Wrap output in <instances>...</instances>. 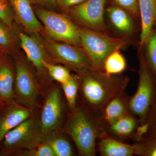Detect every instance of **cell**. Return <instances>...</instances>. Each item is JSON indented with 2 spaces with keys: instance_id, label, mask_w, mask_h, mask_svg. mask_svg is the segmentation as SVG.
Masks as SVG:
<instances>
[{
  "instance_id": "1",
  "label": "cell",
  "mask_w": 156,
  "mask_h": 156,
  "mask_svg": "<svg viewBox=\"0 0 156 156\" xmlns=\"http://www.w3.org/2000/svg\"><path fill=\"white\" fill-rule=\"evenodd\" d=\"M78 75L86 109L97 116L113 98L126 91L128 83V78L108 76L95 68Z\"/></svg>"
},
{
  "instance_id": "2",
  "label": "cell",
  "mask_w": 156,
  "mask_h": 156,
  "mask_svg": "<svg viewBox=\"0 0 156 156\" xmlns=\"http://www.w3.org/2000/svg\"><path fill=\"white\" fill-rule=\"evenodd\" d=\"M65 132L74 142L79 155L95 156L96 140L105 134L97 116L86 109H71Z\"/></svg>"
},
{
  "instance_id": "3",
  "label": "cell",
  "mask_w": 156,
  "mask_h": 156,
  "mask_svg": "<svg viewBox=\"0 0 156 156\" xmlns=\"http://www.w3.org/2000/svg\"><path fill=\"white\" fill-rule=\"evenodd\" d=\"M34 10L44 27L43 32L48 37L56 41L82 46L80 28L69 17L42 8L35 7Z\"/></svg>"
},
{
  "instance_id": "4",
  "label": "cell",
  "mask_w": 156,
  "mask_h": 156,
  "mask_svg": "<svg viewBox=\"0 0 156 156\" xmlns=\"http://www.w3.org/2000/svg\"><path fill=\"white\" fill-rule=\"evenodd\" d=\"M82 46L95 69L104 72V64L111 53L126 45L125 38L114 37L90 29L80 28Z\"/></svg>"
},
{
  "instance_id": "5",
  "label": "cell",
  "mask_w": 156,
  "mask_h": 156,
  "mask_svg": "<svg viewBox=\"0 0 156 156\" xmlns=\"http://www.w3.org/2000/svg\"><path fill=\"white\" fill-rule=\"evenodd\" d=\"M139 74L137 89L130 97L128 109L129 113L142 123L145 122L156 96V81L143 57L140 60Z\"/></svg>"
},
{
  "instance_id": "6",
  "label": "cell",
  "mask_w": 156,
  "mask_h": 156,
  "mask_svg": "<svg viewBox=\"0 0 156 156\" xmlns=\"http://www.w3.org/2000/svg\"><path fill=\"white\" fill-rule=\"evenodd\" d=\"M42 43L52 61L59 62L80 75L95 68L89 57L80 47L53 41L43 32Z\"/></svg>"
},
{
  "instance_id": "7",
  "label": "cell",
  "mask_w": 156,
  "mask_h": 156,
  "mask_svg": "<svg viewBox=\"0 0 156 156\" xmlns=\"http://www.w3.org/2000/svg\"><path fill=\"white\" fill-rule=\"evenodd\" d=\"M15 66L14 89L17 102L33 110L37 106L41 92L40 82L30 65L24 58L17 57Z\"/></svg>"
},
{
  "instance_id": "8",
  "label": "cell",
  "mask_w": 156,
  "mask_h": 156,
  "mask_svg": "<svg viewBox=\"0 0 156 156\" xmlns=\"http://www.w3.org/2000/svg\"><path fill=\"white\" fill-rule=\"evenodd\" d=\"M44 137L40 120L32 115L9 131L2 143L5 151L12 154L37 147L43 142Z\"/></svg>"
},
{
  "instance_id": "9",
  "label": "cell",
  "mask_w": 156,
  "mask_h": 156,
  "mask_svg": "<svg viewBox=\"0 0 156 156\" xmlns=\"http://www.w3.org/2000/svg\"><path fill=\"white\" fill-rule=\"evenodd\" d=\"M107 0H86L66 10L70 17L84 28L105 32L104 11Z\"/></svg>"
},
{
  "instance_id": "10",
  "label": "cell",
  "mask_w": 156,
  "mask_h": 156,
  "mask_svg": "<svg viewBox=\"0 0 156 156\" xmlns=\"http://www.w3.org/2000/svg\"><path fill=\"white\" fill-rule=\"evenodd\" d=\"M62 115L60 90L54 88L46 97L41 113L40 127L44 136L58 130L62 122Z\"/></svg>"
},
{
  "instance_id": "11",
  "label": "cell",
  "mask_w": 156,
  "mask_h": 156,
  "mask_svg": "<svg viewBox=\"0 0 156 156\" xmlns=\"http://www.w3.org/2000/svg\"><path fill=\"white\" fill-rule=\"evenodd\" d=\"M40 34L29 35L20 33L19 37L21 48L25 52L29 61L35 68L41 80L44 81L47 79L46 78L48 73L43 62H52L45 50Z\"/></svg>"
},
{
  "instance_id": "12",
  "label": "cell",
  "mask_w": 156,
  "mask_h": 156,
  "mask_svg": "<svg viewBox=\"0 0 156 156\" xmlns=\"http://www.w3.org/2000/svg\"><path fill=\"white\" fill-rule=\"evenodd\" d=\"M0 114V144L9 131L32 115V110L11 100Z\"/></svg>"
},
{
  "instance_id": "13",
  "label": "cell",
  "mask_w": 156,
  "mask_h": 156,
  "mask_svg": "<svg viewBox=\"0 0 156 156\" xmlns=\"http://www.w3.org/2000/svg\"><path fill=\"white\" fill-rule=\"evenodd\" d=\"M15 18L29 35L37 34L44 30V27L35 14L29 0H9Z\"/></svg>"
},
{
  "instance_id": "14",
  "label": "cell",
  "mask_w": 156,
  "mask_h": 156,
  "mask_svg": "<svg viewBox=\"0 0 156 156\" xmlns=\"http://www.w3.org/2000/svg\"><path fill=\"white\" fill-rule=\"evenodd\" d=\"M130 98L126 91L121 92L109 101L98 115L105 132L108 127L129 113Z\"/></svg>"
},
{
  "instance_id": "15",
  "label": "cell",
  "mask_w": 156,
  "mask_h": 156,
  "mask_svg": "<svg viewBox=\"0 0 156 156\" xmlns=\"http://www.w3.org/2000/svg\"><path fill=\"white\" fill-rule=\"evenodd\" d=\"M140 123L137 118L129 113L108 127L105 133L119 140L128 139L132 137Z\"/></svg>"
},
{
  "instance_id": "16",
  "label": "cell",
  "mask_w": 156,
  "mask_h": 156,
  "mask_svg": "<svg viewBox=\"0 0 156 156\" xmlns=\"http://www.w3.org/2000/svg\"><path fill=\"white\" fill-rule=\"evenodd\" d=\"M98 151L102 156H132L134 154L133 145L105 134L99 138Z\"/></svg>"
},
{
  "instance_id": "17",
  "label": "cell",
  "mask_w": 156,
  "mask_h": 156,
  "mask_svg": "<svg viewBox=\"0 0 156 156\" xmlns=\"http://www.w3.org/2000/svg\"><path fill=\"white\" fill-rule=\"evenodd\" d=\"M138 2L142 27L140 42L143 45L150 36L156 18V0H138Z\"/></svg>"
},
{
  "instance_id": "18",
  "label": "cell",
  "mask_w": 156,
  "mask_h": 156,
  "mask_svg": "<svg viewBox=\"0 0 156 156\" xmlns=\"http://www.w3.org/2000/svg\"><path fill=\"white\" fill-rule=\"evenodd\" d=\"M14 71L11 64L5 59H0V97L10 101L14 96Z\"/></svg>"
},
{
  "instance_id": "19",
  "label": "cell",
  "mask_w": 156,
  "mask_h": 156,
  "mask_svg": "<svg viewBox=\"0 0 156 156\" xmlns=\"http://www.w3.org/2000/svg\"><path fill=\"white\" fill-rule=\"evenodd\" d=\"M108 13L112 24L119 31L129 34L134 30V23L126 10L119 6L112 5L109 7Z\"/></svg>"
},
{
  "instance_id": "20",
  "label": "cell",
  "mask_w": 156,
  "mask_h": 156,
  "mask_svg": "<svg viewBox=\"0 0 156 156\" xmlns=\"http://www.w3.org/2000/svg\"><path fill=\"white\" fill-rule=\"evenodd\" d=\"M43 142L47 143L52 148L56 156H72L74 151L69 141L56 131L44 136Z\"/></svg>"
},
{
  "instance_id": "21",
  "label": "cell",
  "mask_w": 156,
  "mask_h": 156,
  "mask_svg": "<svg viewBox=\"0 0 156 156\" xmlns=\"http://www.w3.org/2000/svg\"><path fill=\"white\" fill-rule=\"evenodd\" d=\"M126 68L125 57L116 50L107 58L104 64V72L108 76L117 75L124 72Z\"/></svg>"
},
{
  "instance_id": "22",
  "label": "cell",
  "mask_w": 156,
  "mask_h": 156,
  "mask_svg": "<svg viewBox=\"0 0 156 156\" xmlns=\"http://www.w3.org/2000/svg\"><path fill=\"white\" fill-rule=\"evenodd\" d=\"M61 84L69 106L71 109L76 108L80 86L79 76L72 75L68 80Z\"/></svg>"
},
{
  "instance_id": "23",
  "label": "cell",
  "mask_w": 156,
  "mask_h": 156,
  "mask_svg": "<svg viewBox=\"0 0 156 156\" xmlns=\"http://www.w3.org/2000/svg\"><path fill=\"white\" fill-rule=\"evenodd\" d=\"M43 63L50 77L60 84L63 83L71 77L72 75L66 66L54 64L47 61H44Z\"/></svg>"
},
{
  "instance_id": "24",
  "label": "cell",
  "mask_w": 156,
  "mask_h": 156,
  "mask_svg": "<svg viewBox=\"0 0 156 156\" xmlns=\"http://www.w3.org/2000/svg\"><path fill=\"white\" fill-rule=\"evenodd\" d=\"M11 27L0 20V50L4 52L10 51L15 43V35Z\"/></svg>"
},
{
  "instance_id": "25",
  "label": "cell",
  "mask_w": 156,
  "mask_h": 156,
  "mask_svg": "<svg viewBox=\"0 0 156 156\" xmlns=\"http://www.w3.org/2000/svg\"><path fill=\"white\" fill-rule=\"evenodd\" d=\"M134 154L141 156H156V136L152 135L133 145Z\"/></svg>"
},
{
  "instance_id": "26",
  "label": "cell",
  "mask_w": 156,
  "mask_h": 156,
  "mask_svg": "<svg viewBox=\"0 0 156 156\" xmlns=\"http://www.w3.org/2000/svg\"><path fill=\"white\" fill-rule=\"evenodd\" d=\"M147 63L151 72L156 76V32L151 34L147 42Z\"/></svg>"
},
{
  "instance_id": "27",
  "label": "cell",
  "mask_w": 156,
  "mask_h": 156,
  "mask_svg": "<svg viewBox=\"0 0 156 156\" xmlns=\"http://www.w3.org/2000/svg\"><path fill=\"white\" fill-rule=\"evenodd\" d=\"M14 19V12L9 0H0V20L11 27Z\"/></svg>"
},
{
  "instance_id": "28",
  "label": "cell",
  "mask_w": 156,
  "mask_h": 156,
  "mask_svg": "<svg viewBox=\"0 0 156 156\" xmlns=\"http://www.w3.org/2000/svg\"><path fill=\"white\" fill-rule=\"evenodd\" d=\"M117 6L134 15L139 13L138 0H113Z\"/></svg>"
},
{
  "instance_id": "29",
  "label": "cell",
  "mask_w": 156,
  "mask_h": 156,
  "mask_svg": "<svg viewBox=\"0 0 156 156\" xmlns=\"http://www.w3.org/2000/svg\"><path fill=\"white\" fill-rule=\"evenodd\" d=\"M151 129V125L148 122H145L140 124L136 128L132 137L136 142H140L144 139V136L149 132Z\"/></svg>"
},
{
  "instance_id": "30",
  "label": "cell",
  "mask_w": 156,
  "mask_h": 156,
  "mask_svg": "<svg viewBox=\"0 0 156 156\" xmlns=\"http://www.w3.org/2000/svg\"><path fill=\"white\" fill-rule=\"evenodd\" d=\"M86 0H56L57 7L66 10L71 7L79 5Z\"/></svg>"
},
{
  "instance_id": "31",
  "label": "cell",
  "mask_w": 156,
  "mask_h": 156,
  "mask_svg": "<svg viewBox=\"0 0 156 156\" xmlns=\"http://www.w3.org/2000/svg\"><path fill=\"white\" fill-rule=\"evenodd\" d=\"M31 4L47 7L55 8L57 7L56 0H29Z\"/></svg>"
},
{
  "instance_id": "32",
  "label": "cell",
  "mask_w": 156,
  "mask_h": 156,
  "mask_svg": "<svg viewBox=\"0 0 156 156\" xmlns=\"http://www.w3.org/2000/svg\"><path fill=\"white\" fill-rule=\"evenodd\" d=\"M156 118V96L153 104L152 105L148 115L145 122L149 123L151 127L152 125L153 124L154 121Z\"/></svg>"
},
{
  "instance_id": "33",
  "label": "cell",
  "mask_w": 156,
  "mask_h": 156,
  "mask_svg": "<svg viewBox=\"0 0 156 156\" xmlns=\"http://www.w3.org/2000/svg\"><path fill=\"white\" fill-rule=\"evenodd\" d=\"M151 129H153V130H154V129H156V118L155 119L154 121L153 124L152 125Z\"/></svg>"
},
{
  "instance_id": "34",
  "label": "cell",
  "mask_w": 156,
  "mask_h": 156,
  "mask_svg": "<svg viewBox=\"0 0 156 156\" xmlns=\"http://www.w3.org/2000/svg\"><path fill=\"white\" fill-rule=\"evenodd\" d=\"M154 135L156 136V129H154Z\"/></svg>"
}]
</instances>
